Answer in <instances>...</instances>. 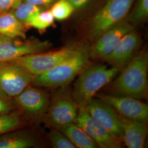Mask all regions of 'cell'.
Instances as JSON below:
<instances>
[{
    "mask_svg": "<svg viewBox=\"0 0 148 148\" xmlns=\"http://www.w3.org/2000/svg\"><path fill=\"white\" fill-rule=\"evenodd\" d=\"M48 138L54 148H76L63 133L57 128H54L49 132Z\"/></svg>",
    "mask_w": 148,
    "mask_h": 148,
    "instance_id": "cell-24",
    "label": "cell"
},
{
    "mask_svg": "<svg viewBox=\"0 0 148 148\" xmlns=\"http://www.w3.org/2000/svg\"><path fill=\"white\" fill-rule=\"evenodd\" d=\"M122 129V139L128 148H142L147 134L146 122L131 120L119 114Z\"/></svg>",
    "mask_w": 148,
    "mask_h": 148,
    "instance_id": "cell-15",
    "label": "cell"
},
{
    "mask_svg": "<svg viewBox=\"0 0 148 148\" xmlns=\"http://www.w3.org/2000/svg\"><path fill=\"white\" fill-rule=\"evenodd\" d=\"M148 16V0H137L130 14L125 19L130 23L137 24L145 21Z\"/></svg>",
    "mask_w": 148,
    "mask_h": 148,
    "instance_id": "cell-23",
    "label": "cell"
},
{
    "mask_svg": "<svg viewBox=\"0 0 148 148\" xmlns=\"http://www.w3.org/2000/svg\"><path fill=\"white\" fill-rule=\"evenodd\" d=\"M13 100L16 110L27 123L45 119L51 101L47 92L31 85L14 97Z\"/></svg>",
    "mask_w": 148,
    "mask_h": 148,
    "instance_id": "cell-6",
    "label": "cell"
},
{
    "mask_svg": "<svg viewBox=\"0 0 148 148\" xmlns=\"http://www.w3.org/2000/svg\"><path fill=\"white\" fill-rule=\"evenodd\" d=\"M27 29L11 12L0 13V35L13 38H27Z\"/></svg>",
    "mask_w": 148,
    "mask_h": 148,
    "instance_id": "cell-17",
    "label": "cell"
},
{
    "mask_svg": "<svg viewBox=\"0 0 148 148\" xmlns=\"http://www.w3.org/2000/svg\"><path fill=\"white\" fill-rule=\"evenodd\" d=\"M133 30L132 24L125 19L106 30L90 47V58L104 59L111 53L122 37Z\"/></svg>",
    "mask_w": 148,
    "mask_h": 148,
    "instance_id": "cell-11",
    "label": "cell"
},
{
    "mask_svg": "<svg viewBox=\"0 0 148 148\" xmlns=\"http://www.w3.org/2000/svg\"><path fill=\"white\" fill-rule=\"evenodd\" d=\"M55 19L51 11H41L34 16L27 23V29L33 27L37 30L40 33H43L50 27L54 24Z\"/></svg>",
    "mask_w": 148,
    "mask_h": 148,
    "instance_id": "cell-21",
    "label": "cell"
},
{
    "mask_svg": "<svg viewBox=\"0 0 148 148\" xmlns=\"http://www.w3.org/2000/svg\"><path fill=\"white\" fill-rule=\"evenodd\" d=\"M16 110L13 98L9 97L0 90V115H5Z\"/></svg>",
    "mask_w": 148,
    "mask_h": 148,
    "instance_id": "cell-25",
    "label": "cell"
},
{
    "mask_svg": "<svg viewBox=\"0 0 148 148\" xmlns=\"http://www.w3.org/2000/svg\"><path fill=\"white\" fill-rule=\"evenodd\" d=\"M22 2L23 0H0V13L11 12Z\"/></svg>",
    "mask_w": 148,
    "mask_h": 148,
    "instance_id": "cell-26",
    "label": "cell"
},
{
    "mask_svg": "<svg viewBox=\"0 0 148 148\" xmlns=\"http://www.w3.org/2000/svg\"><path fill=\"white\" fill-rule=\"evenodd\" d=\"M74 123L81 128L101 148L121 147V138L114 135L95 121L85 106H79L77 115Z\"/></svg>",
    "mask_w": 148,
    "mask_h": 148,
    "instance_id": "cell-9",
    "label": "cell"
},
{
    "mask_svg": "<svg viewBox=\"0 0 148 148\" xmlns=\"http://www.w3.org/2000/svg\"><path fill=\"white\" fill-rule=\"evenodd\" d=\"M55 20L62 21L68 19L75 9L68 0H57L49 10Z\"/></svg>",
    "mask_w": 148,
    "mask_h": 148,
    "instance_id": "cell-22",
    "label": "cell"
},
{
    "mask_svg": "<svg viewBox=\"0 0 148 148\" xmlns=\"http://www.w3.org/2000/svg\"><path fill=\"white\" fill-rule=\"evenodd\" d=\"M57 0H23V2L36 5L42 8L43 7L51 6Z\"/></svg>",
    "mask_w": 148,
    "mask_h": 148,
    "instance_id": "cell-27",
    "label": "cell"
},
{
    "mask_svg": "<svg viewBox=\"0 0 148 148\" xmlns=\"http://www.w3.org/2000/svg\"><path fill=\"white\" fill-rule=\"evenodd\" d=\"M140 43L139 35L133 30L122 37L111 53L104 59L113 67L120 70L132 59Z\"/></svg>",
    "mask_w": 148,
    "mask_h": 148,
    "instance_id": "cell-14",
    "label": "cell"
},
{
    "mask_svg": "<svg viewBox=\"0 0 148 148\" xmlns=\"http://www.w3.org/2000/svg\"><path fill=\"white\" fill-rule=\"evenodd\" d=\"M23 128L0 136V148H29L36 147L38 142L35 137Z\"/></svg>",
    "mask_w": 148,
    "mask_h": 148,
    "instance_id": "cell-16",
    "label": "cell"
},
{
    "mask_svg": "<svg viewBox=\"0 0 148 148\" xmlns=\"http://www.w3.org/2000/svg\"><path fill=\"white\" fill-rule=\"evenodd\" d=\"M119 69L106 65H95L85 68L75 83L72 97L79 106H85L102 87L108 84Z\"/></svg>",
    "mask_w": 148,
    "mask_h": 148,
    "instance_id": "cell-3",
    "label": "cell"
},
{
    "mask_svg": "<svg viewBox=\"0 0 148 148\" xmlns=\"http://www.w3.org/2000/svg\"><path fill=\"white\" fill-rule=\"evenodd\" d=\"M35 76L16 64L0 62V90L10 98L32 85Z\"/></svg>",
    "mask_w": 148,
    "mask_h": 148,
    "instance_id": "cell-8",
    "label": "cell"
},
{
    "mask_svg": "<svg viewBox=\"0 0 148 148\" xmlns=\"http://www.w3.org/2000/svg\"><path fill=\"white\" fill-rule=\"evenodd\" d=\"M100 99L109 104L122 117L141 121L148 120V105L138 99L118 95H101Z\"/></svg>",
    "mask_w": 148,
    "mask_h": 148,
    "instance_id": "cell-12",
    "label": "cell"
},
{
    "mask_svg": "<svg viewBox=\"0 0 148 148\" xmlns=\"http://www.w3.org/2000/svg\"><path fill=\"white\" fill-rule=\"evenodd\" d=\"M41 11L42 8L39 7L22 2L11 12L26 27L32 18Z\"/></svg>",
    "mask_w": 148,
    "mask_h": 148,
    "instance_id": "cell-20",
    "label": "cell"
},
{
    "mask_svg": "<svg viewBox=\"0 0 148 148\" xmlns=\"http://www.w3.org/2000/svg\"><path fill=\"white\" fill-rule=\"evenodd\" d=\"M52 46L49 41L35 37L13 38L0 35V62H10L21 57L42 53Z\"/></svg>",
    "mask_w": 148,
    "mask_h": 148,
    "instance_id": "cell-7",
    "label": "cell"
},
{
    "mask_svg": "<svg viewBox=\"0 0 148 148\" xmlns=\"http://www.w3.org/2000/svg\"><path fill=\"white\" fill-rule=\"evenodd\" d=\"M125 67L113 84V90L118 95L144 98L148 89V53L141 51Z\"/></svg>",
    "mask_w": 148,
    "mask_h": 148,
    "instance_id": "cell-2",
    "label": "cell"
},
{
    "mask_svg": "<svg viewBox=\"0 0 148 148\" xmlns=\"http://www.w3.org/2000/svg\"><path fill=\"white\" fill-rule=\"evenodd\" d=\"M74 6L75 10H81L90 4L92 0H68Z\"/></svg>",
    "mask_w": 148,
    "mask_h": 148,
    "instance_id": "cell-28",
    "label": "cell"
},
{
    "mask_svg": "<svg viewBox=\"0 0 148 148\" xmlns=\"http://www.w3.org/2000/svg\"><path fill=\"white\" fill-rule=\"evenodd\" d=\"M55 95L45 117L48 124L57 128L74 123L79 111V106L67 93L60 92Z\"/></svg>",
    "mask_w": 148,
    "mask_h": 148,
    "instance_id": "cell-10",
    "label": "cell"
},
{
    "mask_svg": "<svg viewBox=\"0 0 148 148\" xmlns=\"http://www.w3.org/2000/svg\"><path fill=\"white\" fill-rule=\"evenodd\" d=\"M90 46L84 44L78 50L46 73L35 76L32 86L58 88L68 85L87 66L90 60Z\"/></svg>",
    "mask_w": 148,
    "mask_h": 148,
    "instance_id": "cell-1",
    "label": "cell"
},
{
    "mask_svg": "<svg viewBox=\"0 0 148 148\" xmlns=\"http://www.w3.org/2000/svg\"><path fill=\"white\" fill-rule=\"evenodd\" d=\"M90 115L109 132L122 139V129L119 114L102 100L91 99L85 106Z\"/></svg>",
    "mask_w": 148,
    "mask_h": 148,
    "instance_id": "cell-13",
    "label": "cell"
},
{
    "mask_svg": "<svg viewBox=\"0 0 148 148\" xmlns=\"http://www.w3.org/2000/svg\"><path fill=\"white\" fill-rule=\"evenodd\" d=\"M69 138L76 147L79 148H95L97 144L75 123H69L57 128Z\"/></svg>",
    "mask_w": 148,
    "mask_h": 148,
    "instance_id": "cell-18",
    "label": "cell"
},
{
    "mask_svg": "<svg viewBox=\"0 0 148 148\" xmlns=\"http://www.w3.org/2000/svg\"><path fill=\"white\" fill-rule=\"evenodd\" d=\"M81 45L70 43L54 51L27 55L10 62L16 64L34 76L46 73L75 53Z\"/></svg>",
    "mask_w": 148,
    "mask_h": 148,
    "instance_id": "cell-5",
    "label": "cell"
},
{
    "mask_svg": "<svg viewBox=\"0 0 148 148\" xmlns=\"http://www.w3.org/2000/svg\"><path fill=\"white\" fill-rule=\"evenodd\" d=\"M135 0H108L90 21L87 36L95 41L104 32L125 19Z\"/></svg>",
    "mask_w": 148,
    "mask_h": 148,
    "instance_id": "cell-4",
    "label": "cell"
},
{
    "mask_svg": "<svg viewBox=\"0 0 148 148\" xmlns=\"http://www.w3.org/2000/svg\"><path fill=\"white\" fill-rule=\"evenodd\" d=\"M27 122L16 110L11 113L0 115V136L11 131L24 128Z\"/></svg>",
    "mask_w": 148,
    "mask_h": 148,
    "instance_id": "cell-19",
    "label": "cell"
}]
</instances>
